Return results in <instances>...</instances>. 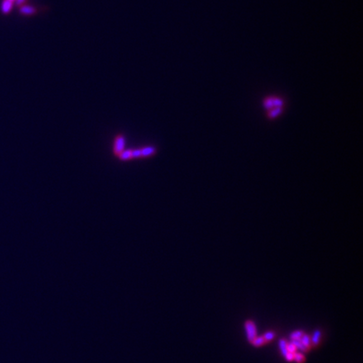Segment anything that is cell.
<instances>
[{"label": "cell", "mask_w": 363, "mask_h": 363, "mask_svg": "<svg viewBox=\"0 0 363 363\" xmlns=\"http://www.w3.org/2000/svg\"><path fill=\"white\" fill-rule=\"evenodd\" d=\"M263 107L266 116L269 120H275L283 115L285 108V101L278 95H268L263 101Z\"/></svg>", "instance_id": "6da1fadb"}, {"label": "cell", "mask_w": 363, "mask_h": 363, "mask_svg": "<svg viewBox=\"0 0 363 363\" xmlns=\"http://www.w3.org/2000/svg\"><path fill=\"white\" fill-rule=\"evenodd\" d=\"M157 152H158V149L153 145H146V146L135 148V149L126 148L117 158L121 162H129V161L150 158L153 155H155Z\"/></svg>", "instance_id": "7a4b0ae2"}, {"label": "cell", "mask_w": 363, "mask_h": 363, "mask_svg": "<svg viewBox=\"0 0 363 363\" xmlns=\"http://www.w3.org/2000/svg\"><path fill=\"white\" fill-rule=\"evenodd\" d=\"M16 10L19 13V15H21L22 17H35L37 15H41V14L47 13L48 6H46V5L41 6V5H32L30 2L20 6Z\"/></svg>", "instance_id": "3957f363"}, {"label": "cell", "mask_w": 363, "mask_h": 363, "mask_svg": "<svg viewBox=\"0 0 363 363\" xmlns=\"http://www.w3.org/2000/svg\"><path fill=\"white\" fill-rule=\"evenodd\" d=\"M30 0H0V14L4 16H9L14 10L30 3Z\"/></svg>", "instance_id": "277c9868"}, {"label": "cell", "mask_w": 363, "mask_h": 363, "mask_svg": "<svg viewBox=\"0 0 363 363\" xmlns=\"http://www.w3.org/2000/svg\"><path fill=\"white\" fill-rule=\"evenodd\" d=\"M126 149V137L122 133H119L115 136L112 145V152L116 158Z\"/></svg>", "instance_id": "5b68a950"}, {"label": "cell", "mask_w": 363, "mask_h": 363, "mask_svg": "<svg viewBox=\"0 0 363 363\" xmlns=\"http://www.w3.org/2000/svg\"><path fill=\"white\" fill-rule=\"evenodd\" d=\"M245 329L248 341L251 342L256 337V327L255 323L251 321H245Z\"/></svg>", "instance_id": "8992f818"}, {"label": "cell", "mask_w": 363, "mask_h": 363, "mask_svg": "<svg viewBox=\"0 0 363 363\" xmlns=\"http://www.w3.org/2000/svg\"><path fill=\"white\" fill-rule=\"evenodd\" d=\"M321 332L319 330H317V331H315L313 337L311 338V344H313L314 346H318L319 344H320V341H321Z\"/></svg>", "instance_id": "52a82bcc"}, {"label": "cell", "mask_w": 363, "mask_h": 363, "mask_svg": "<svg viewBox=\"0 0 363 363\" xmlns=\"http://www.w3.org/2000/svg\"><path fill=\"white\" fill-rule=\"evenodd\" d=\"M250 343L252 344L254 346L260 347L266 343V341L265 339L263 338V336H256Z\"/></svg>", "instance_id": "ba28073f"}, {"label": "cell", "mask_w": 363, "mask_h": 363, "mask_svg": "<svg viewBox=\"0 0 363 363\" xmlns=\"http://www.w3.org/2000/svg\"><path fill=\"white\" fill-rule=\"evenodd\" d=\"M301 343L303 344V346H305L306 348L308 349L311 346V339L309 336L307 335H304L301 337L300 339Z\"/></svg>", "instance_id": "9c48e42d"}, {"label": "cell", "mask_w": 363, "mask_h": 363, "mask_svg": "<svg viewBox=\"0 0 363 363\" xmlns=\"http://www.w3.org/2000/svg\"><path fill=\"white\" fill-rule=\"evenodd\" d=\"M303 332L302 331H296L292 332L290 335L291 339L292 341H298L300 340L301 337L303 336Z\"/></svg>", "instance_id": "30bf717a"}, {"label": "cell", "mask_w": 363, "mask_h": 363, "mask_svg": "<svg viewBox=\"0 0 363 363\" xmlns=\"http://www.w3.org/2000/svg\"><path fill=\"white\" fill-rule=\"evenodd\" d=\"M279 347H280L281 351H282L283 356H285L288 353V350H287V342H286L285 340H281L279 341Z\"/></svg>", "instance_id": "8fae6325"}, {"label": "cell", "mask_w": 363, "mask_h": 363, "mask_svg": "<svg viewBox=\"0 0 363 363\" xmlns=\"http://www.w3.org/2000/svg\"><path fill=\"white\" fill-rule=\"evenodd\" d=\"M274 337H275V333H274L273 331H267V332L263 335V338L265 339L266 342L273 341Z\"/></svg>", "instance_id": "7c38bea8"}, {"label": "cell", "mask_w": 363, "mask_h": 363, "mask_svg": "<svg viewBox=\"0 0 363 363\" xmlns=\"http://www.w3.org/2000/svg\"><path fill=\"white\" fill-rule=\"evenodd\" d=\"M293 361H296L298 363H303V361H305V357L302 353H294Z\"/></svg>", "instance_id": "4fadbf2b"}, {"label": "cell", "mask_w": 363, "mask_h": 363, "mask_svg": "<svg viewBox=\"0 0 363 363\" xmlns=\"http://www.w3.org/2000/svg\"><path fill=\"white\" fill-rule=\"evenodd\" d=\"M287 350H288V352H289V353L294 354L298 349H297L295 345L293 342H291V343H287Z\"/></svg>", "instance_id": "5bb4252c"}, {"label": "cell", "mask_w": 363, "mask_h": 363, "mask_svg": "<svg viewBox=\"0 0 363 363\" xmlns=\"http://www.w3.org/2000/svg\"><path fill=\"white\" fill-rule=\"evenodd\" d=\"M293 356H294V354L293 353H289L288 352L287 355H286L284 357H285L286 360L288 361H293Z\"/></svg>", "instance_id": "9a60e30c"}]
</instances>
